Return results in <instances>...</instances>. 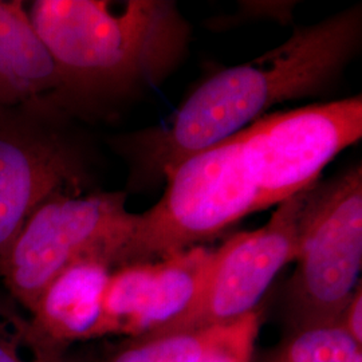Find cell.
<instances>
[{
	"instance_id": "6da1fadb",
	"label": "cell",
	"mask_w": 362,
	"mask_h": 362,
	"mask_svg": "<svg viewBox=\"0 0 362 362\" xmlns=\"http://www.w3.org/2000/svg\"><path fill=\"white\" fill-rule=\"evenodd\" d=\"M361 37L358 6L296 27L281 46L202 83L167 124L113 139L112 146L129 163L130 185L165 179L184 160L246 129L274 105L324 91L357 54Z\"/></svg>"
},
{
	"instance_id": "7a4b0ae2",
	"label": "cell",
	"mask_w": 362,
	"mask_h": 362,
	"mask_svg": "<svg viewBox=\"0 0 362 362\" xmlns=\"http://www.w3.org/2000/svg\"><path fill=\"white\" fill-rule=\"evenodd\" d=\"M28 15L61 78L58 107L155 86L180 65L191 27L170 0H35Z\"/></svg>"
},
{
	"instance_id": "3957f363",
	"label": "cell",
	"mask_w": 362,
	"mask_h": 362,
	"mask_svg": "<svg viewBox=\"0 0 362 362\" xmlns=\"http://www.w3.org/2000/svg\"><path fill=\"white\" fill-rule=\"evenodd\" d=\"M165 181L163 197L143 214H130L105 250L112 270L180 254L257 212L258 188L240 133L188 157Z\"/></svg>"
},
{
	"instance_id": "277c9868",
	"label": "cell",
	"mask_w": 362,
	"mask_h": 362,
	"mask_svg": "<svg viewBox=\"0 0 362 362\" xmlns=\"http://www.w3.org/2000/svg\"><path fill=\"white\" fill-rule=\"evenodd\" d=\"M287 286L291 333L338 324L362 267V168L315 184L300 224Z\"/></svg>"
},
{
	"instance_id": "5b68a950",
	"label": "cell",
	"mask_w": 362,
	"mask_h": 362,
	"mask_svg": "<svg viewBox=\"0 0 362 362\" xmlns=\"http://www.w3.org/2000/svg\"><path fill=\"white\" fill-rule=\"evenodd\" d=\"M125 192H57L27 218L0 263L8 296L34 308L52 279L85 255L106 250L129 220Z\"/></svg>"
},
{
	"instance_id": "8992f818",
	"label": "cell",
	"mask_w": 362,
	"mask_h": 362,
	"mask_svg": "<svg viewBox=\"0 0 362 362\" xmlns=\"http://www.w3.org/2000/svg\"><path fill=\"white\" fill-rule=\"evenodd\" d=\"M49 103L0 107V263L27 218L57 192H85V156Z\"/></svg>"
},
{
	"instance_id": "52a82bcc",
	"label": "cell",
	"mask_w": 362,
	"mask_h": 362,
	"mask_svg": "<svg viewBox=\"0 0 362 362\" xmlns=\"http://www.w3.org/2000/svg\"><path fill=\"white\" fill-rule=\"evenodd\" d=\"M315 184L279 203L263 227L236 233L214 250L192 303L175 320L144 337L231 324L257 310L278 272L296 259L300 224Z\"/></svg>"
},
{
	"instance_id": "ba28073f",
	"label": "cell",
	"mask_w": 362,
	"mask_h": 362,
	"mask_svg": "<svg viewBox=\"0 0 362 362\" xmlns=\"http://www.w3.org/2000/svg\"><path fill=\"white\" fill-rule=\"evenodd\" d=\"M239 133L258 188L255 211H263L317 182L361 139V95L262 117Z\"/></svg>"
},
{
	"instance_id": "9c48e42d",
	"label": "cell",
	"mask_w": 362,
	"mask_h": 362,
	"mask_svg": "<svg viewBox=\"0 0 362 362\" xmlns=\"http://www.w3.org/2000/svg\"><path fill=\"white\" fill-rule=\"evenodd\" d=\"M212 252L197 246L169 258L112 270L90 339L140 338L175 320L199 293Z\"/></svg>"
},
{
	"instance_id": "30bf717a",
	"label": "cell",
	"mask_w": 362,
	"mask_h": 362,
	"mask_svg": "<svg viewBox=\"0 0 362 362\" xmlns=\"http://www.w3.org/2000/svg\"><path fill=\"white\" fill-rule=\"evenodd\" d=\"M110 272L112 267L98 254L85 255L66 267L28 313L35 329L61 349L89 341Z\"/></svg>"
},
{
	"instance_id": "8fae6325",
	"label": "cell",
	"mask_w": 362,
	"mask_h": 362,
	"mask_svg": "<svg viewBox=\"0 0 362 362\" xmlns=\"http://www.w3.org/2000/svg\"><path fill=\"white\" fill-rule=\"evenodd\" d=\"M61 78L21 0H0V107L57 105ZM64 112V110H62Z\"/></svg>"
},
{
	"instance_id": "7c38bea8",
	"label": "cell",
	"mask_w": 362,
	"mask_h": 362,
	"mask_svg": "<svg viewBox=\"0 0 362 362\" xmlns=\"http://www.w3.org/2000/svg\"><path fill=\"white\" fill-rule=\"evenodd\" d=\"M260 321L262 314L257 309L231 324L133 338L109 362H209L224 353L255 344Z\"/></svg>"
},
{
	"instance_id": "4fadbf2b",
	"label": "cell",
	"mask_w": 362,
	"mask_h": 362,
	"mask_svg": "<svg viewBox=\"0 0 362 362\" xmlns=\"http://www.w3.org/2000/svg\"><path fill=\"white\" fill-rule=\"evenodd\" d=\"M15 303L0 294V362H89L47 341Z\"/></svg>"
},
{
	"instance_id": "5bb4252c",
	"label": "cell",
	"mask_w": 362,
	"mask_h": 362,
	"mask_svg": "<svg viewBox=\"0 0 362 362\" xmlns=\"http://www.w3.org/2000/svg\"><path fill=\"white\" fill-rule=\"evenodd\" d=\"M360 353L362 346L337 324L294 332L260 362H348Z\"/></svg>"
},
{
	"instance_id": "9a60e30c",
	"label": "cell",
	"mask_w": 362,
	"mask_h": 362,
	"mask_svg": "<svg viewBox=\"0 0 362 362\" xmlns=\"http://www.w3.org/2000/svg\"><path fill=\"white\" fill-rule=\"evenodd\" d=\"M338 325L349 334L360 346H362V287L357 285L348 306L342 313Z\"/></svg>"
},
{
	"instance_id": "2e32d148",
	"label": "cell",
	"mask_w": 362,
	"mask_h": 362,
	"mask_svg": "<svg viewBox=\"0 0 362 362\" xmlns=\"http://www.w3.org/2000/svg\"><path fill=\"white\" fill-rule=\"evenodd\" d=\"M254 345L250 344L240 346L238 349L231 350L228 353H224L221 356L215 357L214 360L209 362H252V356H254Z\"/></svg>"
},
{
	"instance_id": "e0dca14e",
	"label": "cell",
	"mask_w": 362,
	"mask_h": 362,
	"mask_svg": "<svg viewBox=\"0 0 362 362\" xmlns=\"http://www.w3.org/2000/svg\"><path fill=\"white\" fill-rule=\"evenodd\" d=\"M348 362H362V353L360 354H357V356H354L351 360H349Z\"/></svg>"
}]
</instances>
